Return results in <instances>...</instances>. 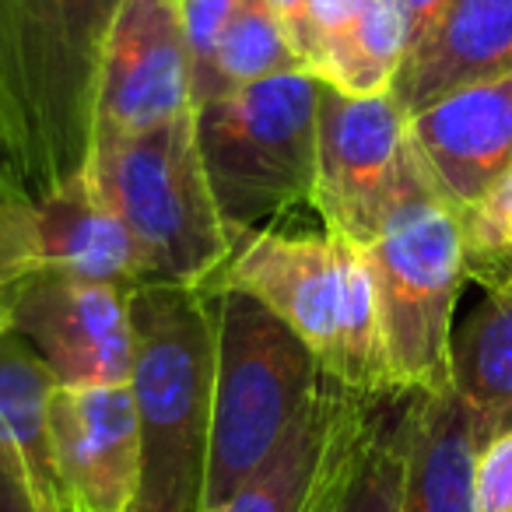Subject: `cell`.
Instances as JSON below:
<instances>
[{
    "mask_svg": "<svg viewBox=\"0 0 512 512\" xmlns=\"http://www.w3.org/2000/svg\"><path fill=\"white\" fill-rule=\"evenodd\" d=\"M123 0H0V169L32 200L88 169Z\"/></svg>",
    "mask_w": 512,
    "mask_h": 512,
    "instance_id": "6da1fadb",
    "label": "cell"
},
{
    "mask_svg": "<svg viewBox=\"0 0 512 512\" xmlns=\"http://www.w3.org/2000/svg\"><path fill=\"white\" fill-rule=\"evenodd\" d=\"M130 393L141 432L134 512H207L214 404V292L144 281L127 295Z\"/></svg>",
    "mask_w": 512,
    "mask_h": 512,
    "instance_id": "7a4b0ae2",
    "label": "cell"
},
{
    "mask_svg": "<svg viewBox=\"0 0 512 512\" xmlns=\"http://www.w3.org/2000/svg\"><path fill=\"white\" fill-rule=\"evenodd\" d=\"M95 183L130 235L144 281L218 292L235 232L221 218L197 141V106L92 151Z\"/></svg>",
    "mask_w": 512,
    "mask_h": 512,
    "instance_id": "3957f363",
    "label": "cell"
},
{
    "mask_svg": "<svg viewBox=\"0 0 512 512\" xmlns=\"http://www.w3.org/2000/svg\"><path fill=\"white\" fill-rule=\"evenodd\" d=\"M386 369L397 397L453 390V309L467 281L460 218L418 158L376 239L365 242Z\"/></svg>",
    "mask_w": 512,
    "mask_h": 512,
    "instance_id": "277c9868",
    "label": "cell"
},
{
    "mask_svg": "<svg viewBox=\"0 0 512 512\" xmlns=\"http://www.w3.org/2000/svg\"><path fill=\"white\" fill-rule=\"evenodd\" d=\"M214 316L207 512L271 460L323 379L313 351L249 295L218 288Z\"/></svg>",
    "mask_w": 512,
    "mask_h": 512,
    "instance_id": "5b68a950",
    "label": "cell"
},
{
    "mask_svg": "<svg viewBox=\"0 0 512 512\" xmlns=\"http://www.w3.org/2000/svg\"><path fill=\"white\" fill-rule=\"evenodd\" d=\"M316 95L309 71H285L197 106L211 193L235 235L309 204L316 176Z\"/></svg>",
    "mask_w": 512,
    "mask_h": 512,
    "instance_id": "8992f818",
    "label": "cell"
},
{
    "mask_svg": "<svg viewBox=\"0 0 512 512\" xmlns=\"http://www.w3.org/2000/svg\"><path fill=\"white\" fill-rule=\"evenodd\" d=\"M411 162L407 116L390 92L348 95L320 81L316 176L309 204L327 232L358 246L376 239Z\"/></svg>",
    "mask_w": 512,
    "mask_h": 512,
    "instance_id": "52a82bcc",
    "label": "cell"
},
{
    "mask_svg": "<svg viewBox=\"0 0 512 512\" xmlns=\"http://www.w3.org/2000/svg\"><path fill=\"white\" fill-rule=\"evenodd\" d=\"M127 295L39 267L18 299L11 330L36 348L57 390L130 386L134 330Z\"/></svg>",
    "mask_w": 512,
    "mask_h": 512,
    "instance_id": "ba28073f",
    "label": "cell"
},
{
    "mask_svg": "<svg viewBox=\"0 0 512 512\" xmlns=\"http://www.w3.org/2000/svg\"><path fill=\"white\" fill-rule=\"evenodd\" d=\"M186 109H193V60L183 0H123L102 60L95 148Z\"/></svg>",
    "mask_w": 512,
    "mask_h": 512,
    "instance_id": "9c48e42d",
    "label": "cell"
},
{
    "mask_svg": "<svg viewBox=\"0 0 512 512\" xmlns=\"http://www.w3.org/2000/svg\"><path fill=\"white\" fill-rule=\"evenodd\" d=\"M218 288L249 295L274 313L327 372L337 355L344 316L341 235L249 228L235 235Z\"/></svg>",
    "mask_w": 512,
    "mask_h": 512,
    "instance_id": "30bf717a",
    "label": "cell"
},
{
    "mask_svg": "<svg viewBox=\"0 0 512 512\" xmlns=\"http://www.w3.org/2000/svg\"><path fill=\"white\" fill-rule=\"evenodd\" d=\"M386 400L348 390L323 372L271 460L211 512H316L369 439Z\"/></svg>",
    "mask_w": 512,
    "mask_h": 512,
    "instance_id": "8fae6325",
    "label": "cell"
},
{
    "mask_svg": "<svg viewBox=\"0 0 512 512\" xmlns=\"http://www.w3.org/2000/svg\"><path fill=\"white\" fill-rule=\"evenodd\" d=\"M407 141L456 214L488 200L512 172V74L449 92L407 116Z\"/></svg>",
    "mask_w": 512,
    "mask_h": 512,
    "instance_id": "7c38bea8",
    "label": "cell"
},
{
    "mask_svg": "<svg viewBox=\"0 0 512 512\" xmlns=\"http://www.w3.org/2000/svg\"><path fill=\"white\" fill-rule=\"evenodd\" d=\"M50 428L67 512H134L141 432L130 386L57 390Z\"/></svg>",
    "mask_w": 512,
    "mask_h": 512,
    "instance_id": "4fadbf2b",
    "label": "cell"
},
{
    "mask_svg": "<svg viewBox=\"0 0 512 512\" xmlns=\"http://www.w3.org/2000/svg\"><path fill=\"white\" fill-rule=\"evenodd\" d=\"M512 74V0H449L439 22L404 53L390 95L404 116L460 88Z\"/></svg>",
    "mask_w": 512,
    "mask_h": 512,
    "instance_id": "5bb4252c",
    "label": "cell"
},
{
    "mask_svg": "<svg viewBox=\"0 0 512 512\" xmlns=\"http://www.w3.org/2000/svg\"><path fill=\"white\" fill-rule=\"evenodd\" d=\"M32 218H36L39 267L120 292H134L137 285H144L127 228L102 197L92 169L32 200Z\"/></svg>",
    "mask_w": 512,
    "mask_h": 512,
    "instance_id": "9a60e30c",
    "label": "cell"
},
{
    "mask_svg": "<svg viewBox=\"0 0 512 512\" xmlns=\"http://www.w3.org/2000/svg\"><path fill=\"white\" fill-rule=\"evenodd\" d=\"M477 449V418L460 393H411V453L400 512H477Z\"/></svg>",
    "mask_w": 512,
    "mask_h": 512,
    "instance_id": "2e32d148",
    "label": "cell"
},
{
    "mask_svg": "<svg viewBox=\"0 0 512 512\" xmlns=\"http://www.w3.org/2000/svg\"><path fill=\"white\" fill-rule=\"evenodd\" d=\"M53 393L57 383L36 348L15 330H4L0 334V442L22 453L32 474V491L46 505V512H67L50 428Z\"/></svg>",
    "mask_w": 512,
    "mask_h": 512,
    "instance_id": "e0dca14e",
    "label": "cell"
},
{
    "mask_svg": "<svg viewBox=\"0 0 512 512\" xmlns=\"http://www.w3.org/2000/svg\"><path fill=\"white\" fill-rule=\"evenodd\" d=\"M453 390L474 411L481 446L512 428V288L488 292L453 337Z\"/></svg>",
    "mask_w": 512,
    "mask_h": 512,
    "instance_id": "ac0fdd59",
    "label": "cell"
},
{
    "mask_svg": "<svg viewBox=\"0 0 512 512\" xmlns=\"http://www.w3.org/2000/svg\"><path fill=\"white\" fill-rule=\"evenodd\" d=\"M407 53V18L400 0H369L355 25L313 64V78L348 95H386Z\"/></svg>",
    "mask_w": 512,
    "mask_h": 512,
    "instance_id": "d6986e66",
    "label": "cell"
},
{
    "mask_svg": "<svg viewBox=\"0 0 512 512\" xmlns=\"http://www.w3.org/2000/svg\"><path fill=\"white\" fill-rule=\"evenodd\" d=\"M411 453V397L379 407L369 439L316 512H400Z\"/></svg>",
    "mask_w": 512,
    "mask_h": 512,
    "instance_id": "ffe728a7",
    "label": "cell"
},
{
    "mask_svg": "<svg viewBox=\"0 0 512 512\" xmlns=\"http://www.w3.org/2000/svg\"><path fill=\"white\" fill-rule=\"evenodd\" d=\"M299 67V57H295L292 43H288L274 11L267 8L264 0H246L235 11L232 22H228L218 50H214L211 78H207L200 102L218 99V95L235 92V88L256 85V81H267L274 74L299 71Z\"/></svg>",
    "mask_w": 512,
    "mask_h": 512,
    "instance_id": "44dd1931",
    "label": "cell"
},
{
    "mask_svg": "<svg viewBox=\"0 0 512 512\" xmlns=\"http://www.w3.org/2000/svg\"><path fill=\"white\" fill-rule=\"evenodd\" d=\"M456 218H460L467 278L488 292L512 288V172L488 200Z\"/></svg>",
    "mask_w": 512,
    "mask_h": 512,
    "instance_id": "7402d4cb",
    "label": "cell"
},
{
    "mask_svg": "<svg viewBox=\"0 0 512 512\" xmlns=\"http://www.w3.org/2000/svg\"><path fill=\"white\" fill-rule=\"evenodd\" d=\"M39 271L32 197L11 176H0V334L11 330L15 306Z\"/></svg>",
    "mask_w": 512,
    "mask_h": 512,
    "instance_id": "603a6c76",
    "label": "cell"
},
{
    "mask_svg": "<svg viewBox=\"0 0 512 512\" xmlns=\"http://www.w3.org/2000/svg\"><path fill=\"white\" fill-rule=\"evenodd\" d=\"M246 0H183L186 18V39H190V60H193V106L200 102L211 78L214 50L225 36L228 22Z\"/></svg>",
    "mask_w": 512,
    "mask_h": 512,
    "instance_id": "cb8c5ba5",
    "label": "cell"
},
{
    "mask_svg": "<svg viewBox=\"0 0 512 512\" xmlns=\"http://www.w3.org/2000/svg\"><path fill=\"white\" fill-rule=\"evenodd\" d=\"M474 502L477 512H512V428L477 449Z\"/></svg>",
    "mask_w": 512,
    "mask_h": 512,
    "instance_id": "d4e9b609",
    "label": "cell"
},
{
    "mask_svg": "<svg viewBox=\"0 0 512 512\" xmlns=\"http://www.w3.org/2000/svg\"><path fill=\"white\" fill-rule=\"evenodd\" d=\"M365 8L369 0H306V39L299 50L302 67L313 71L320 53L351 29Z\"/></svg>",
    "mask_w": 512,
    "mask_h": 512,
    "instance_id": "484cf974",
    "label": "cell"
},
{
    "mask_svg": "<svg viewBox=\"0 0 512 512\" xmlns=\"http://www.w3.org/2000/svg\"><path fill=\"white\" fill-rule=\"evenodd\" d=\"M0 512H46L32 491V474L22 453L8 442H0Z\"/></svg>",
    "mask_w": 512,
    "mask_h": 512,
    "instance_id": "4316f807",
    "label": "cell"
},
{
    "mask_svg": "<svg viewBox=\"0 0 512 512\" xmlns=\"http://www.w3.org/2000/svg\"><path fill=\"white\" fill-rule=\"evenodd\" d=\"M400 8H404L407 18V50L439 22V15L449 8V0H400Z\"/></svg>",
    "mask_w": 512,
    "mask_h": 512,
    "instance_id": "83f0119b",
    "label": "cell"
},
{
    "mask_svg": "<svg viewBox=\"0 0 512 512\" xmlns=\"http://www.w3.org/2000/svg\"><path fill=\"white\" fill-rule=\"evenodd\" d=\"M264 4L274 11V18H278L281 29H285L288 43H292L295 57H299L302 39H306V0H264Z\"/></svg>",
    "mask_w": 512,
    "mask_h": 512,
    "instance_id": "f1b7e54d",
    "label": "cell"
},
{
    "mask_svg": "<svg viewBox=\"0 0 512 512\" xmlns=\"http://www.w3.org/2000/svg\"><path fill=\"white\" fill-rule=\"evenodd\" d=\"M0 176H8V172H4V169H0Z\"/></svg>",
    "mask_w": 512,
    "mask_h": 512,
    "instance_id": "f546056e",
    "label": "cell"
}]
</instances>
